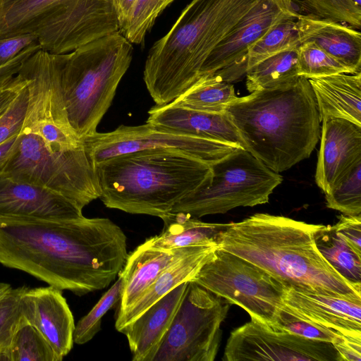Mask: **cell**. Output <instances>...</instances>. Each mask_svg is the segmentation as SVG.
Wrapping results in <instances>:
<instances>
[{
	"mask_svg": "<svg viewBox=\"0 0 361 361\" xmlns=\"http://www.w3.org/2000/svg\"><path fill=\"white\" fill-rule=\"evenodd\" d=\"M128 255L126 235L107 218L0 216V264L62 291L108 287Z\"/></svg>",
	"mask_w": 361,
	"mask_h": 361,
	"instance_id": "6da1fadb",
	"label": "cell"
},
{
	"mask_svg": "<svg viewBox=\"0 0 361 361\" xmlns=\"http://www.w3.org/2000/svg\"><path fill=\"white\" fill-rule=\"evenodd\" d=\"M319 226L258 213L228 224L219 233L217 245L286 285L334 295H361V284L341 276L317 249L314 233Z\"/></svg>",
	"mask_w": 361,
	"mask_h": 361,
	"instance_id": "7a4b0ae2",
	"label": "cell"
},
{
	"mask_svg": "<svg viewBox=\"0 0 361 361\" xmlns=\"http://www.w3.org/2000/svg\"><path fill=\"white\" fill-rule=\"evenodd\" d=\"M226 111L243 148L279 173L308 158L320 137L321 120L308 79L238 97Z\"/></svg>",
	"mask_w": 361,
	"mask_h": 361,
	"instance_id": "3957f363",
	"label": "cell"
},
{
	"mask_svg": "<svg viewBox=\"0 0 361 361\" xmlns=\"http://www.w3.org/2000/svg\"><path fill=\"white\" fill-rule=\"evenodd\" d=\"M263 0H192L149 49L143 79L156 105L171 103L199 78L216 46Z\"/></svg>",
	"mask_w": 361,
	"mask_h": 361,
	"instance_id": "277c9868",
	"label": "cell"
},
{
	"mask_svg": "<svg viewBox=\"0 0 361 361\" xmlns=\"http://www.w3.org/2000/svg\"><path fill=\"white\" fill-rule=\"evenodd\" d=\"M94 168L106 207L159 218L212 176L210 164L175 149L120 154Z\"/></svg>",
	"mask_w": 361,
	"mask_h": 361,
	"instance_id": "5b68a950",
	"label": "cell"
},
{
	"mask_svg": "<svg viewBox=\"0 0 361 361\" xmlns=\"http://www.w3.org/2000/svg\"><path fill=\"white\" fill-rule=\"evenodd\" d=\"M133 52V44L117 31L71 52L54 54L63 112L78 142L97 133Z\"/></svg>",
	"mask_w": 361,
	"mask_h": 361,
	"instance_id": "8992f818",
	"label": "cell"
},
{
	"mask_svg": "<svg viewBox=\"0 0 361 361\" xmlns=\"http://www.w3.org/2000/svg\"><path fill=\"white\" fill-rule=\"evenodd\" d=\"M117 31L114 0H0V39L34 34L41 49L51 54Z\"/></svg>",
	"mask_w": 361,
	"mask_h": 361,
	"instance_id": "52a82bcc",
	"label": "cell"
},
{
	"mask_svg": "<svg viewBox=\"0 0 361 361\" xmlns=\"http://www.w3.org/2000/svg\"><path fill=\"white\" fill-rule=\"evenodd\" d=\"M0 173L16 181L55 191L82 209L100 196L94 166L82 144L54 150L37 134L24 128L9 156L0 165Z\"/></svg>",
	"mask_w": 361,
	"mask_h": 361,
	"instance_id": "ba28073f",
	"label": "cell"
},
{
	"mask_svg": "<svg viewBox=\"0 0 361 361\" xmlns=\"http://www.w3.org/2000/svg\"><path fill=\"white\" fill-rule=\"evenodd\" d=\"M208 183L177 202L171 213L200 218L225 214L239 207H254L269 202L282 176L250 152L239 147L211 165Z\"/></svg>",
	"mask_w": 361,
	"mask_h": 361,
	"instance_id": "9c48e42d",
	"label": "cell"
},
{
	"mask_svg": "<svg viewBox=\"0 0 361 361\" xmlns=\"http://www.w3.org/2000/svg\"><path fill=\"white\" fill-rule=\"evenodd\" d=\"M191 281L240 307L252 320L279 331V317L286 307L283 299L287 285L261 268L217 248Z\"/></svg>",
	"mask_w": 361,
	"mask_h": 361,
	"instance_id": "30bf717a",
	"label": "cell"
},
{
	"mask_svg": "<svg viewBox=\"0 0 361 361\" xmlns=\"http://www.w3.org/2000/svg\"><path fill=\"white\" fill-rule=\"evenodd\" d=\"M228 302L197 283L188 282L171 324L152 361H213L221 343Z\"/></svg>",
	"mask_w": 361,
	"mask_h": 361,
	"instance_id": "8fae6325",
	"label": "cell"
},
{
	"mask_svg": "<svg viewBox=\"0 0 361 361\" xmlns=\"http://www.w3.org/2000/svg\"><path fill=\"white\" fill-rule=\"evenodd\" d=\"M82 145L93 166L117 155L150 149H178L212 165L241 147L171 133L147 122L133 126L121 125L107 133L97 132L85 138Z\"/></svg>",
	"mask_w": 361,
	"mask_h": 361,
	"instance_id": "7c38bea8",
	"label": "cell"
},
{
	"mask_svg": "<svg viewBox=\"0 0 361 361\" xmlns=\"http://www.w3.org/2000/svg\"><path fill=\"white\" fill-rule=\"evenodd\" d=\"M224 361H343L331 343L276 331L252 320L231 332Z\"/></svg>",
	"mask_w": 361,
	"mask_h": 361,
	"instance_id": "4fadbf2b",
	"label": "cell"
},
{
	"mask_svg": "<svg viewBox=\"0 0 361 361\" xmlns=\"http://www.w3.org/2000/svg\"><path fill=\"white\" fill-rule=\"evenodd\" d=\"M298 13L293 0H263L210 53L199 78L216 75L228 82L238 78L246 73L247 54L252 47L279 23Z\"/></svg>",
	"mask_w": 361,
	"mask_h": 361,
	"instance_id": "5bb4252c",
	"label": "cell"
},
{
	"mask_svg": "<svg viewBox=\"0 0 361 361\" xmlns=\"http://www.w3.org/2000/svg\"><path fill=\"white\" fill-rule=\"evenodd\" d=\"M283 300L300 319L343 336L361 338V295H334L287 285Z\"/></svg>",
	"mask_w": 361,
	"mask_h": 361,
	"instance_id": "9a60e30c",
	"label": "cell"
},
{
	"mask_svg": "<svg viewBox=\"0 0 361 361\" xmlns=\"http://www.w3.org/2000/svg\"><path fill=\"white\" fill-rule=\"evenodd\" d=\"M320 133L315 181L326 194L361 163V126L327 118L322 121Z\"/></svg>",
	"mask_w": 361,
	"mask_h": 361,
	"instance_id": "2e32d148",
	"label": "cell"
},
{
	"mask_svg": "<svg viewBox=\"0 0 361 361\" xmlns=\"http://www.w3.org/2000/svg\"><path fill=\"white\" fill-rule=\"evenodd\" d=\"M0 216L50 219L83 216L82 209L47 188L10 179L0 173Z\"/></svg>",
	"mask_w": 361,
	"mask_h": 361,
	"instance_id": "e0dca14e",
	"label": "cell"
},
{
	"mask_svg": "<svg viewBox=\"0 0 361 361\" xmlns=\"http://www.w3.org/2000/svg\"><path fill=\"white\" fill-rule=\"evenodd\" d=\"M30 322L63 360L73 345L75 322L62 290L51 286L29 288L25 293Z\"/></svg>",
	"mask_w": 361,
	"mask_h": 361,
	"instance_id": "ac0fdd59",
	"label": "cell"
},
{
	"mask_svg": "<svg viewBox=\"0 0 361 361\" xmlns=\"http://www.w3.org/2000/svg\"><path fill=\"white\" fill-rule=\"evenodd\" d=\"M148 114L147 122L161 130L230 143L243 148L241 138L226 111L209 113L169 103L156 105Z\"/></svg>",
	"mask_w": 361,
	"mask_h": 361,
	"instance_id": "d6986e66",
	"label": "cell"
},
{
	"mask_svg": "<svg viewBox=\"0 0 361 361\" xmlns=\"http://www.w3.org/2000/svg\"><path fill=\"white\" fill-rule=\"evenodd\" d=\"M188 282L174 288L121 330L127 338L133 361L152 360L183 299Z\"/></svg>",
	"mask_w": 361,
	"mask_h": 361,
	"instance_id": "ffe728a7",
	"label": "cell"
},
{
	"mask_svg": "<svg viewBox=\"0 0 361 361\" xmlns=\"http://www.w3.org/2000/svg\"><path fill=\"white\" fill-rule=\"evenodd\" d=\"M195 247L162 248L142 243L128 255L119 272L123 278V287L116 316L130 307L167 267Z\"/></svg>",
	"mask_w": 361,
	"mask_h": 361,
	"instance_id": "44dd1931",
	"label": "cell"
},
{
	"mask_svg": "<svg viewBox=\"0 0 361 361\" xmlns=\"http://www.w3.org/2000/svg\"><path fill=\"white\" fill-rule=\"evenodd\" d=\"M295 23L300 43L313 42L353 73L361 72V34L357 29L311 13H298Z\"/></svg>",
	"mask_w": 361,
	"mask_h": 361,
	"instance_id": "7402d4cb",
	"label": "cell"
},
{
	"mask_svg": "<svg viewBox=\"0 0 361 361\" xmlns=\"http://www.w3.org/2000/svg\"><path fill=\"white\" fill-rule=\"evenodd\" d=\"M217 248V245L195 246L192 250L167 267L130 307L116 316V329L121 331L174 288L191 281L203 265L212 258Z\"/></svg>",
	"mask_w": 361,
	"mask_h": 361,
	"instance_id": "603a6c76",
	"label": "cell"
},
{
	"mask_svg": "<svg viewBox=\"0 0 361 361\" xmlns=\"http://www.w3.org/2000/svg\"><path fill=\"white\" fill-rule=\"evenodd\" d=\"M321 122L341 118L361 126V72L308 79Z\"/></svg>",
	"mask_w": 361,
	"mask_h": 361,
	"instance_id": "cb8c5ba5",
	"label": "cell"
},
{
	"mask_svg": "<svg viewBox=\"0 0 361 361\" xmlns=\"http://www.w3.org/2000/svg\"><path fill=\"white\" fill-rule=\"evenodd\" d=\"M161 219L164 224L162 231L147 238L143 243L145 245L162 248L217 245L219 233L228 225L204 222L180 212H170Z\"/></svg>",
	"mask_w": 361,
	"mask_h": 361,
	"instance_id": "d4e9b609",
	"label": "cell"
},
{
	"mask_svg": "<svg viewBox=\"0 0 361 361\" xmlns=\"http://www.w3.org/2000/svg\"><path fill=\"white\" fill-rule=\"evenodd\" d=\"M237 98L233 85L216 75H206L170 104L195 111L224 113Z\"/></svg>",
	"mask_w": 361,
	"mask_h": 361,
	"instance_id": "484cf974",
	"label": "cell"
},
{
	"mask_svg": "<svg viewBox=\"0 0 361 361\" xmlns=\"http://www.w3.org/2000/svg\"><path fill=\"white\" fill-rule=\"evenodd\" d=\"M246 87L252 92L272 90L296 81L298 78L297 49L269 57L246 71Z\"/></svg>",
	"mask_w": 361,
	"mask_h": 361,
	"instance_id": "4316f807",
	"label": "cell"
},
{
	"mask_svg": "<svg viewBox=\"0 0 361 361\" xmlns=\"http://www.w3.org/2000/svg\"><path fill=\"white\" fill-rule=\"evenodd\" d=\"M314 240L320 253L337 272L350 282L361 284V256L336 233L333 226L320 224Z\"/></svg>",
	"mask_w": 361,
	"mask_h": 361,
	"instance_id": "83f0119b",
	"label": "cell"
},
{
	"mask_svg": "<svg viewBox=\"0 0 361 361\" xmlns=\"http://www.w3.org/2000/svg\"><path fill=\"white\" fill-rule=\"evenodd\" d=\"M296 17L281 21L252 47L247 54L246 71L269 57L298 49L300 40Z\"/></svg>",
	"mask_w": 361,
	"mask_h": 361,
	"instance_id": "f1b7e54d",
	"label": "cell"
},
{
	"mask_svg": "<svg viewBox=\"0 0 361 361\" xmlns=\"http://www.w3.org/2000/svg\"><path fill=\"white\" fill-rule=\"evenodd\" d=\"M27 288L11 287L0 298V361L9 349L18 329L30 322L29 307L25 298Z\"/></svg>",
	"mask_w": 361,
	"mask_h": 361,
	"instance_id": "f546056e",
	"label": "cell"
},
{
	"mask_svg": "<svg viewBox=\"0 0 361 361\" xmlns=\"http://www.w3.org/2000/svg\"><path fill=\"white\" fill-rule=\"evenodd\" d=\"M39 331L27 322L16 331L1 361H61Z\"/></svg>",
	"mask_w": 361,
	"mask_h": 361,
	"instance_id": "4dcf8cb0",
	"label": "cell"
},
{
	"mask_svg": "<svg viewBox=\"0 0 361 361\" xmlns=\"http://www.w3.org/2000/svg\"><path fill=\"white\" fill-rule=\"evenodd\" d=\"M297 66L298 75L307 79L353 73L348 66L311 41L301 42L298 47Z\"/></svg>",
	"mask_w": 361,
	"mask_h": 361,
	"instance_id": "1f68e13d",
	"label": "cell"
},
{
	"mask_svg": "<svg viewBox=\"0 0 361 361\" xmlns=\"http://www.w3.org/2000/svg\"><path fill=\"white\" fill-rule=\"evenodd\" d=\"M123 287V278L120 273L116 282L101 297L91 310L82 317L75 326L73 341L82 345L90 341L101 328L102 318L118 303Z\"/></svg>",
	"mask_w": 361,
	"mask_h": 361,
	"instance_id": "d6a6232c",
	"label": "cell"
},
{
	"mask_svg": "<svg viewBox=\"0 0 361 361\" xmlns=\"http://www.w3.org/2000/svg\"><path fill=\"white\" fill-rule=\"evenodd\" d=\"M175 0H137L121 32L132 44H140L159 14Z\"/></svg>",
	"mask_w": 361,
	"mask_h": 361,
	"instance_id": "836d02e7",
	"label": "cell"
},
{
	"mask_svg": "<svg viewBox=\"0 0 361 361\" xmlns=\"http://www.w3.org/2000/svg\"><path fill=\"white\" fill-rule=\"evenodd\" d=\"M326 206L345 215L361 214V163L325 194Z\"/></svg>",
	"mask_w": 361,
	"mask_h": 361,
	"instance_id": "e575fe53",
	"label": "cell"
},
{
	"mask_svg": "<svg viewBox=\"0 0 361 361\" xmlns=\"http://www.w3.org/2000/svg\"><path fill=\"white\" fill-rule=\"evenodd\" d=\"M302 8L321 18L332 19L359 30L361 8L352 0H299Z\"/></svg>",
	"mask_w": 361,
	"mask_h": 361,
	"instance_id": "d590c367",
	"label": "cell"
},
{
	"mask_svg": "<svg viewBox=\"0 0 361 361\" xmlns=\"http://www.w3.org/2000/svg\"><path fill=\"white\" fill-rule=\"evenodd\" d=\"M278 331H288L305 338L331 343L343 336L334 331L298 317L287 307L280 315Z\"/></svg>",
	"mask_w": 361,
	"mask_h": 361,
	"instance_id": "8d00e7d4",
	"label": "cell"
},
{
	"mask_svg": "<svg viewBox=\"0 0 361 361\" xmlns=\"http://www.w3.org/2000/svg\"><path fill=\"white\" fill-rule=\"evenodd\" d=\"M28 104L26 85L0 116V145L18 134L22 128Z\"/></svg>",
	"mask_w": 361,
	"mask_h": 361,
	"instance_id": "74e56055",
	"label": "cell"
},
{
	"mask_svg": "<svg viewBox=\"0 0 361 361\" xmlns=\"http://www.w3.org/2000/svg\"><path fill=\"white\" fill-rule=\"evenodd\" d=\"M333 226L336 233L361 256V215H341Z\"/></svg>",
	"mask_w": 361,
	"mask_h": 361,
	"instance_id": "f35d334b",
	"label": "cell"
},
{
	"mask_svg": "<svg viewBox=\"0 0 361 361\" xmlns=\"http://www.w3.org/2000/svg\"><path fill=\"white\" fill-rule=\"evenodd\" d=\"M39 44L37 35L23 34L0 39V67L16 57L26 48Z\"/></svg>",
	"mask_w": 361,
	"mask_h": 361,
	"instance_id": "ab89813d",
	"label": "cell"
},
{
	"mask_svg": "<svg viewBox=\"0 0 361 361\" xmlns=\"http://www.w3.org/2000/svg\"><path fill=\"white\" fill-rule=\"evenodd\" d=\"M39 49H41L39 44L32 45L24 49L8 63L0 67V92L11 82L24 61Z\"/></svg>",
	"mask_w": 361,
	"mask_h": 361,
	"instance_id": "60d3db41",
	"label": "cell"
},
{
	"mask_svg": "<svg viewBox=\"0 0 361 361\" xmlns=\"http://www.w3.org/2000/svg\"><path fill=\"white\" fill-rule=\"evenodd\" d=\"M332 344L343 361L361 360V338L342 336Z\"/></svg>",
	"mask_w": 361,
	"mask_h": 361,
	"instance_id": "b9f144b4",
	"label": "cell"
},
{
	"mask_svg": "<svg viewBox=\"0 0 361 361\" xmlns=\"http://www.w3.org/2000/svg\"><path fill=\"white\" fill-rule=\"evenodd\" d=\"M25 85V80L18 73L11 82L0 92V116Z\"/></svg>",
	"mask_w": 361,
	"mask_h": 361,
	"instance_id": "7bdbcfd3",
	"label": "cell"
},
{
	"mask_svg": "<svg viewBox=\"0 0 361 361\" xmlns=\"http://www.w3.org/2000/svg\"><path fill=\"white\" fill-rule=\"evenodd\" d=\"M136 1L137 0H114L120 32L124 29Z\"/></svg>",
	"mask_w": 361,
	"mask_h": 361,
	"instance_id": "ee69618b",
	"label": "cell"
},
{
	"mask_svg": "<svg viewBox=\"0 0 361 361\" xmlns=\"http://www.w3.org/2000/svg\"><path fill=\"white\" fill-rule=\"evenodd\" d=\"M16 135L0 145V165L7 159L12 151L17 140Z\"/></svg>",
	"mask_w": 361,
	"mask_h": 361,
	"instance_id": "f6af8a7d",
	"label": "cell"
},
{
	"mask_svg": "<svg viewBox=\"0 0 361 361\" xmlns=\"http://www.w3.org/2000/svg\"><path fill=\"white\" fill-rule=\"evenodd\" d=\"M11 288L9 283L0 282V298L4 296Z\"/></svg>",
	"mask_w": 361,
	"mask_h": 361,
	"instance_id": "bcb514c9",
	"label": "cell"
},
{
	"mask_svg": "<svg viewBox=\"0 0 361 361\" xmlns=\"http://www.w3.org/2000/svg\"><path fill=\"white\" fill-rule=\"evenodd\" d=\"M352 1L359 8H361V0H352Z\"/></svg>",
	"mask_w": 361,
	"mask_h": 361,
	"instance_id": "7dc6e473",
	"label": "cell"
}]
</instances>
